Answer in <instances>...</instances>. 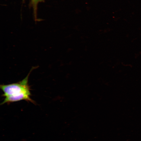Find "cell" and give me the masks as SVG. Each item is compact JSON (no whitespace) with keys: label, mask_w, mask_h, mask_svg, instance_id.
I'll use <instances>...</instances> for the list:
<instances>
[{"label":"cell","mask_w":141,"mask_h":141,"mask_svg":"<svg viewBox=\"0 0 141 141\" xmlns=\"http://www.w3.org/2000/svg\"><path fill=\"white\" fill-rule=\"evenodd\" d=\"M38 67V66L32 67L28 75L21 81L17 83L0 85V88L3 93L2 96L5 97L1 104L22 100L34 103L30 97L31 94L28 80L31 72Z\"/></svg>","instance_id":"obj_1"},{"label":"cell","mask_w":141,"mask_h":141,"mask_svg":"<svg viewBox=\"0 0 141 141\" xmlns=\"http://www.w3.org/2000/svg\"><path fill=\"white\" fill-rule=\"evenodd\" d=\"M31 3L33 7L34 12L37 10V4L43 1V0H31Z\"/></svg>","instance_id":"obj_2"}]
</instances>
